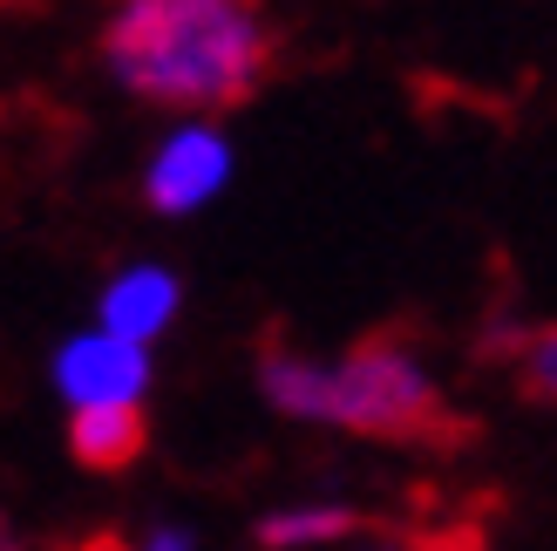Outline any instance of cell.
I'll use <instances>...</instances> for the list:
<instances>
[{"label":"cell","mask_w":557,"mask_h":551,"mask_svg":"<svg viewBox=\"0 0 557 551\" xmlns=\"http://www.w3.org/2000/svg\"><path fill=\"white\" fill-rule=\"evenodd\" d=\"M144 443H150L144 402H109V408H75L69 416V450L89 470H123V463L144 456Z\"/></svg>","instance_id":"8992f818"},{"label":"cell","mask_w":557,"mask_h":551,"mask_svg":"<svg viewBox=\"0 0 557 551\" xmlns=\"http://www.w3.org/2000/svg\"><path fill=\"white\" fill-rule=\"evenodd\" d=\"M259 389L278 416L333 423L354 436H435L442 429V389L401 341H360L341 362L265 354Z\"/></svg>","instance_id":"7a4b0ae2"},{"label":"cell","mask_w":557,"mask_h":551,"mask_svg":"<svg viewBox=\"0 0 557 551\" xmlns=\"http://www.w3.org/2000/svg\"><path fill=\"white\" fill-rule=\"evenodd\" d=\"M341 531H354V511H341V504H306V511L265 517V525H259V544L293 551V544H326V538H341Z\"/></svg>","instance_id":"52a82bcc"},{"label":"cell","mask_w":557,"mask_h":551,"mask_svg":"<svg viewBox=\"0 0 557 551\" xmlns=\"http://www.w3.org/2000/svg\"><path fill=\"white\" fill-rule=\"evenodd\" d=\"M232 171H238L232 136L211 117H184V123H171L157 136V150L144 163V205L157 218H190L232 184Z\"/></svg>","instance_id":"3957f363"},{"label":"cell","mask_w":557,"mask_h":551,"mask_svg":"<svg viewBox=\"0 0 557 551\" xmlns=\"http://www.w3.org/2000/svg\"><path fill=\"white\" fill-rule=\"evenodd\" d=\"M69 551H136L129 538H116V531H96V538H82V544H69Z\"/></svg>","instance_id":"9c48e42d"},{"label":"cell","mask_w":557,"mask_h":551,"mask_svg":"<svg viewBox=\"0 0 557 551\" xmlns=\"http://www.w3.org/2000/svg\"><path fill=\"white\" fill-rule=\"evenodd\" d=\"M435 551H483L476 538H449V544H435Z\"/></svg>","instance_id":"8fae6325"},{"label":"cell","mask_w":557,"mask_h":551,"mask_svg":"<svg viewBox=\"0 0 557 551\" xmlns=\"http://www.w3.org/2000/svg\"><path fill=\"white\" fill-rule=\"evenodd\" d=\"M517 368H523V389L537 402H557V320L517 341Z\"/></svg>","instance_id":"ba28073f"},{"label":"cell","mask_w":557,"mask_h":551,"mask_svg":"<svg viewBox=\"0 0 557 551\" xmlns=\"http://www.w3.org/2000/svg\"><path fill=\"white\" fill-rule=\"evenodd\" d=\"M150 551H190V544H184V538H177V531H163V538H157V544H150Z\"/></svg>","instance_id":"30bf717a"},{"label":"cell","mask_w":557,"mask_h":551,"mask_svg":"<svg viewBox=\"0 0 557 551\" xmlns=\"http://www.w3.org/2000/svg\"><path fill=\"white\" fill-rule=\"evenodd\" d=\"M54 389L75 408H109V402H144L150 389V347H136L123 334H75L54 354Z\"/></svg>","instance_id":"277c9868"},{"label":"cell","mask_w":557,"mask_h":551,"mask_svg":"<svg viewBox=\"0 0 557 551\" xmlns=\"http://www.w3.org/2000/svg\"><path fill=\"white\" fill-rule=\"evenodd\" d=\"M177 307H184L177 272H163V266H123L116 280L102 286V299H96V327H102V334L136 341V347H150L163 327L177 320Z\"/></svg>","instance_id":"5b68a950"},{"label":"cell","mask_w":557,"mask_h":551,"mask_svg":"<svg viewBox=\"0 0 557 551\" xmlns=\"http://www.w3.org/2000/svg\"><path fill=\"white\" fill-rule=\"evenodd\" d=\"M272 54L259 0H116L102 21L109 82L177 117H211L259 96Z\"/></svg>","instance_id":"6da1fadb"}]
</instances>
